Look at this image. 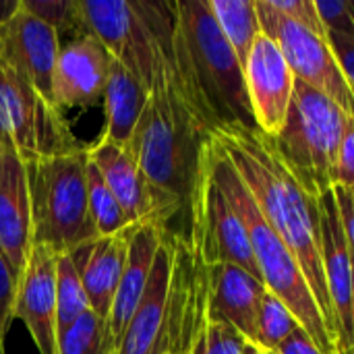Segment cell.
I'll return each instance as SVG.
<instances>
[{"label":"cell","instance_id":"74e56055","mask_svg":"<svg viewBox=\"0 0 354 354\" xmlns=\"http://www.w3.org/2000/svg\"><path fill=\"white\" fill-rule=\"evenodd\" d=\"M0 354H4V342H0Z\"/></svg>","mask_w":354,"mask_h":354},{"label":"cell","instance_id":"ba28073f","mask_svg":"<svg viewBox=\"0 0 354 354\" xmlns=\"http://www.w3.org/2000/svg\"><path fill=\"white\" fill-rule=\"evenodd\" d=\"M255 4L261 31L278 44L295 77L319 89L348 116H354V95L330 39L276 12L268 0H255Z\"/></svg>","mask_w":354,"mask_h":354},{"label":"cell","instance_id":"484cf974","mask_svg":"<svg viewBox=\"0 0 354 354\" xmlns=\"http://www.w3.org/2000/svg\"><path fill=\"white\" fill-rule=\"evenodd\" d=\"M56 354H112L108 348L106 319L91 309L85 311L71 328L58 334Z\"/></svg>","mask_w":354,"mask_h":354},{"label":"cell","instance_id":"8992f818","mask_svg":"<svg viewBox=\"0 0 354 354\" xmlns=\"http://www.w3.org/2000/svg\"><path fill=\"white\" fill-rule=\"evenodd\" d=\"M0 145L12 149L25 162L87 149V145L73 135L62 110L2 62Z\"/></svg>","mask_w":354,"mask_h":354},{"label":"cell","instance_id":"277c9868","mask_svg":"<svg viewBox=\"0 0 354 354\" xmlns=\"http://www.w3.org/2000/svg\"><path fill=\"white\" fill-rule=\"evenodd\" d=\"M27 183L35 247L71 253L97 236L87 199V149L27 162Z\"/></svg>","mask_w":354,"mask_h":354},{"label":"cell","instance_id":"8fae6325","mask_svg":"<svg viewBox=\"0 0 354 354\" xmlns=\"http://www.w3.org/2000/svg\"><path fill=\"white\" fill-rule=\"evenodd\" d=\"M60 46L56 29L27 12L23 2L21 10L0 25V62L52 104Z\"/></svg>","mask_w":354,"mask_h":354},{"label":"cell","instance_id":"5b68a950","mask_svg":"<svg viewBox=\"0 0 354 354\" xmlns=\"http://www.w3.org/2000/svg\"><path fill=\"white\" fill-rule=\"evenodd\" d=\"M348 120L351 116L332 97L297 79L286 124L272 143L315 197L332 189V170Z\"/></svg>","mask_w":354,"mask_h":354},{"label":"cell","instance_id":"836d02e7","mask_svg":"<svg viewBox=\"0 0 354 354\" xmlns=\"http://www.w3.org/2000/svg\"><path fill=\"white\" fill-rule=\"evenodd\" d=\"M274 354H324L319 351V346L313 342V338L299 328L297 332H292L276 351H272Z\"/></svg>","mask_w":354,"mask_h":354},{"label":"cell","instance_id":"603a6c76","mask_svg":"<svg viewBox=\"0 0 354 354\" xmlns=\"http://www.w3.org/2000/svg\"><path fill=\"white\" fill-rule=\"evenodd\" d=\"M85 311H89V301L83 290L81 278L68 257V253H58L56 257V336L71 328Z\"/></svg>","mask_w":354,"mask_h":354},{"label":"cell","instance_id":"2e32d148","mask_svg":"<svg viewBox=\"0 0 354 354\" xmlns=\"http://www.w3.org/2000/svg\"><path fill=\"white\" fill-rule=\"evenodd\" d=\"M33 247L27 162L0 145V251L19 276Z\"/></svg>","mask_w":354,"mask_h":354},{"label":"cell","instance_id":"d6a6232c","mask_svg":"<svg viewBox=\"0 0 354 354\" xmlns=\"http://www.w3.org/2000/svg\"><path fill=\"white\" fill-rule=\"evenodd\" d=\"M334 193H336V203H338V212L342 218L344 234H346V241L354 257V189L334 187Z\"/></svg>","mask_w":354,"mask_h":354},{"label":"cell","instance_id":"d6986e66","mask_svg":"<svg viewBox=\"0 0 354 354\" xmlns=\"http://www.w3.org/2000/svg\"><path fill=\"white\" fill-rule=\"evenodd\" d=\"M135 226L110 236L97 234L68 253L87 295L89 309L106 322L127 263L129 241Z\"/></svg>","mask_w":354,"mask_h":354},{"label":"cell","instance_id":"9a60e30c","mask_svg":"<svg viewBox=\"0 0 354 354\" xmlns=\"http://www.w3.org/2000/svg\"><path fill=\"white\" fill-rule=\"evenodd\" d=\"M172 276V241L166 230L147 288L112 354H166V319Z\"/></svg>","mask_w":354,"mask_h":354},{"label":"cell","instance_id":"d4e9b609","mask_svg":"<svg viewBox=\"0 0 354 354\" xmlns=\"http://www.w3.org/2000/svg\"><path fill=\"white\" fill-rule=\"evenodd\" d=\"M299 328V319L282 303V299L266 288L255 324V344L268 351H276Z\"/></svg>","mask_w":354,"mask_h":354},{"label":"cell","instance_id":"5bb4252c","mask_svg":"<svg viewBox=\"0 0 354 354\" xmlns=\"http://www.w3.org/2000/svg\"><path fill=\"white\" fill-rule=\"evenodd\" d=\"M112 62L110 52L91 33L62 44L54 73V104L60 110L102 104Z\"/></svg>","mask_w":354,"mask_h":354},{"label":"cell","instance_id":"ffe728a7","mask_svg":"<svg viewBox=\"0 0 354 354\" xmlns=\"http://www.w3.org/2000/svg\"><path fill=\"white\" fill-rule=\"evenodd\" d=\"M266 284L232 263L209 268L207 319L228 324L247 342L255 344V324Z\"/></svg>","mask_w":354,"mask_h":354},{"label":"cell","instance_id":"52a82bcc","mask_svg":"<svg viewBox=\"0 0 354 354\" xmlns=\"http://www.w3.org/2000/svg\"><path fill=\"white\" fill-rule=\"evenodd\" d=\"M187 209L189 234L185 236L209 268L218 263H232L261 280L247 230L212 174L207 141L201 147L199 168Z\"/></svg>","mask_w":354,"mask_h":354},{"label":"cell","instance_id":"4fadbf2b","mask_svg":"<svg viewBox=\"0 0 354 354\" xmlns=\"http://www.w3.org/2000/svg\"><path fill=\"white\" fill-rule=\"evenodd\" d=\"M56 257L33 245L17 280L12 317L23 322L39 354H56Z\"/></svg>","mask_w":354,"mask_h":354},{"label":"cell","instance_id":"6da1fadb","mask_svg":"<svg viewBox=\"0 0 354 354\" xmlns=\"http://www.w3.org/2000/svg\"><path fill=\"white\" fill-rule=\"evenodd\" d=\"M243 183L251 191L268 224L295 255L326 319L338 351V326L332 311L322 261L319 197L311 195L276 151L270 137L249 127H220L212 133Z\"/></svg>","mask_w":354,"mask_h":354},{"label":"cell","instance_id":"8d00e7d4","mask_svg":"<svg viewBox=\"0 0 354 354\" xmlns=\"http://www.w3.org/2000/svg\"><path fill=\"white\" fill-rule=\"evenodd\" d=\"M351 354H354V309H353V340H351Z\"/></svg>","mask_w":354,"mask_h":354},{"label":"cell","instance_id":"cb8c5ba5","mask_svg":"<svg viewBox=\"0 0 354 354\" xmlns=\"http://www.w3.org/2000/svg\"><path fill=\"white\" fill-rule=\"evenodd\" d=\"M87 199H89V214L100 236H110L135 226L129 222L114 193L102 178L100 170L89 162V158H87Z\"/></svg>","mask_w":354,"mask_h":354},{"label":"cell","instance_id":"ac0fdd59","mask_svg":"<svg viewBox=\"0 0 354 354\" xmlns=\"http://www.w3.org/2000/svg\"><path fill=\"white\" fill-rule=\"evenodd\" d=\"M87 158L100 170L131 224H141L145 220L162 222L153 191L129 145L97 137V141L87 147Z\"/></svg>","mask_w":354,"mask_h":354},{"label":"cell","instance_id":"e575fe53","mask_svg":"<svg viewBox=\"0 0 354 354\" xmlns=\"http://www.w3.org/2000/svg\"><path fill=\"white\" fill-rule=\"evenodd\" d=\"M23 0H0V25L10 21L19 10H21Z\"/></svg>","mask_w":354,"mask_h":354},{"label":"cell","instance_id":"f1b7e54d","mask_svg":"<svg viewBox=\"0 0 354 354\" xmlns=\"http://www.w3.org/2000/svg\"><path fill=\"white\" fill-rule=\"evenodd\" d=\"M268 4L284 15L286 19L319 33V35H326L328 37V31L319 19V12H317V6H315V0H268Z\"/></svg>","mask_w":354,"mask_h":354},{"label":"cell","instance_id":"e0dca14e","mask_svg":"<svg viewBox=\"0 0 354 354\" xmlns=\"http://www.w3.org/2000/svg\"><path fill=\"white\" fill-rule=\"evenodd\" d=\"M166 234V224L158 220H145L135 226L131 241H129V253H127V263L110 307L108 315V348L114 353L127 324L131 322L145 288L149 282V274L158 255V249L164 241Z\"/></svg>","mask_w":354,"mask_h":354},{"label":"cell","instance_id":"f546056e","mask_svg":"<svg viewBox=\"0 0 354 354\" xmlns=\"http://www.w3.org/2000/svg\"><path fill=\"white\" fill-rule=\"evenodd\" d=\"M19 276L10 268L8 259L0 251V342H4L6 332L12 324V307H15V292H17Z\"/></svg>","mask_w":354,"mask_h":354},{"label":"cell","instance_id":"9c48e42d","mask_svg":"<svg viewBox=\"0 0 354 354\" xmlns=\"http://www.w3.org/2000/svg\"><path fill=\"white\" fill-rule=\"evenodd\" d=\"M79 8L87 31L149 91L156 79L158 50L137 0H79Z\"/></svg>","mask_w":354,"mask_h":354},{"label":"cell","instance_id":"3957f363","mask_svg":"<svg viewBox=\"0 0 354 354\" xmlns=\"http://www.w3.org/2000/svg\"><path fill=\"white\" fill-rule=\"evenodd\" d=\"M207 158L212 174L220 187V191L226 195L228 203L241 218L251 251L255 257V263L261 274V282L268 290H272L282 303L292 311V315L299 319L301 328L313 338V342L319 346L324 354H338L336 344L328 332L326 319L317 307V301L295 259V255L288 251L284 241L278 236V232L268 224L261 209L257 207L251 191L243 183L241 174L224 153V149L218 145V141L209 135L207 139Z\"/></svg>","mask_w":354,"mask_h":354},{"label":"cell","instance_id":"7402d4cb","mask_svg":"<svg viewBox=\"0 0 354 354\" xmlns=\"http://www.w3.org/2000/svg\"><path fill=\"white\" fill-rule=\"evenodd\" d=\"M207 4L218 27L245 68L251 48L261 33L255 0H207Z\"/></svg>","mask_w":354,"mask_h":354},{"label":"cell","instance_id":"1f68e13d","mask_svg":"<svg viewBox=\"0 0 354 354\" xmlns=\"http://www.w3.org/2000/svg\"><path fill=\"white\" fill-rule=\"evenodd\" d=\"M330 46L340 62V68L346 77V83L351 87L354 95V37H346V35H328Z\"/></svg>","mask_w":354,"mask_h":354},{"label":"cell","instance_id":"4316f807","mask_svg":"<svg viewBox=\"0 0 354 354\" xmlns=\"http://www.w3.org/2000/svg\"><path fill=\"white\" fill-rule=\"evenodd\" d=\"M23 8L54 27L58 37L68 33L71 39H75L89 33L79 8V0H23Z\"/></svg>","mask_w":354,"mask_h":354},{"label":"cell","instance_id":"83f0119b","mask_svg":"<svg viewBox=\"0 0 354 354\" xmlns=\"http://www.w3.org/2000/svg\"><path fill=\"white\" fill-rule=\"evenodd\" d=\"M245 342L247 340L228 324L207 319L187 354H243Z\"/></svg>","mask_w":354,"mask_h":354},{"label":"cell","instance_id":"d590c367","mask_svg":"<svg viewBox=\"0 0 354 354\" xmlns=\"http://www.w3.org/2000/svg\"><path fill=\"white\" fill-rule=\"evenodd\" d=\"M243 354H274L272 351H268V348H261V346H257V344H253V342H245V351Z\"/></svg>","mask_w":354,"mask_h":354},{"label":"cell","instance_id":"7c38bea8","mask_svg":"<svg viewBox=\"0 0 354 354\" xmlns=\"http://www.w3.org/2000/svg\"><path fill=\"white\" fill-rule=\"evenodd\" d=\"M319 232L322 261L326 272L328 295L338 326V354H351L354 309V257L342 218L336 203L334 187L319 195Z\"/></svg>","mask_w":354,"mask_h":354},{"label":"cell","instance_id":"30bf717a","mask_svg":"<svg viewBox=\"0 0 354 354\" xmlns=\"http://www.w3.org/2000/svg\"><path fill=\"white\" fill-rule=\"evenodd\" d=\"M243 71L255 127L259 133L274 139L286 124L297 77L278 44L263 31L257 35Z\"/></svg>","mask_w":354,"mask_h":354},{"label":"cell","instance_id":"44dd1931","mask_svg":"<svg viewBox=\"0 0 354 354\" xmlns=\"http://www.w3.org/2000/svg\"><path fill=\"white\" fill-rule=\"evenodd\" d=\"M147 95H149L147 87L127 66L114 60L102 100L106 112V124L100 137L129 145L139 124V118L143 114Z\"/></svg>","mask_w":354,"mask_h":354},{"label":"cell","instance_id":"4dcf8cb0","mask_svg":"<svg viewBox=\"0 0 354 354\" xmlns=\"http://www.w3.org/2000/svg\"><path fill=\"white\" fill-rule=\"evenodd\" d=\"M332 187L354 189V116H351L334 170H332Z\"/></svg>","mask_w":354,"mask_h":354},{"label":"cell","instance_id":"7a4b0ae2","mask_svg":"<svg viewBox=\"0 0 354 354\" xmlns=\"http://www.w3.org/2000/svg\"><path fill=\"white\" fill-rule=\"evenodd\" d=\"M174 66L183 93L212 133L232 124L257 129L243 64L207 0L176 2Z\"/></svg>","mask_w":354,"mask_h":354}]
</instances>
